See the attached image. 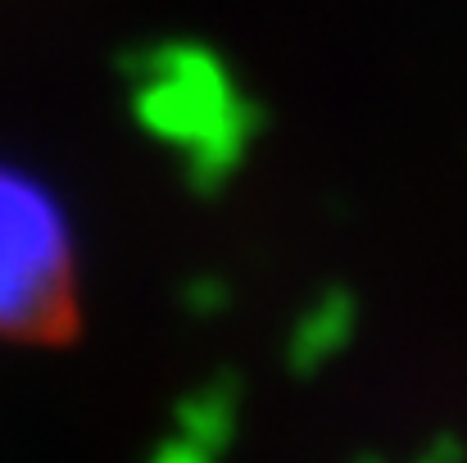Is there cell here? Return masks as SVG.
<instances>
[{"label": "cell", "mask_w": 467, "mask_h": 463, "mask_svg": "<svg viewBox=\"0 0 467 463\" xmlns=\"http://www.w3.org/2000/svg\"><path fill=\"white\" fill-rule=\"evenodd\" d=\"M73 300L68 227L50 191L0 163V336H41Z\"/></svg>", "instance_id": "cell-1"}]
</instances>
